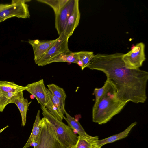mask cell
Returning a JSON list of instances; mask_svg holds the SVG:
<instances>
[{
	"instance_id": "1",
	"label": "cell",
	"mask_w": 148,
	"mask_h": 148,
	"mask_svg": "<svg viewBox=\"0 0 148 148\" xmlns=\"http://www.w3.org/2000/svg\"><path fill=\"white\" fill-rule=\"evenodd\" d=\"M123 53H97L94 55L86 68L103 72L115 85L118 98L127 103H144L147 99L148 72L127 68Z\"/></svg>"
},
{
	"instance_id": "2",
	"label": "cell",
	"mask_w": 148,
	"mask_h": 148,
	"mask_svg": "<svg viewBox=\"0 0 148 148\" xmlns=\"http://www.w3.org/2000/svg\"><path fill=\"white\" fill-rule=\"evenodd\" d=\"M106 81V85L104 93L92 109V121L100 125L109 121L119 113L127 103L118 98L116 86L112 81L107 78Z\"/></svg>"
},
{
	"instance_id": "3",
	"label": "cell",
	"mask_w": 148,
	"mask_h": 148,
	"mask_svg": "<svg viewBox=\"0 0 148 148\" xmlns=\"http://www.w3.org/2000/svg\"><path fill=\"white\" fill-rule=\"evenodd\" d=\"M43 117L46 118L53 129L61 144L66 148H71L77 143L78 136L73 130L51 114L44 106H40Z\"/></svg>"
},
{
	"instance_id": "4",
	"label": "cell",
	"mask_w": 148,
	"mask_h": 148,
	"mask_svg": "<svg viewBox=\"0 0 148 148\" xmlns=\"http://www.w3.org/2000/svg\"><path fill=\"white\" fill-rule=\"evenodd\" d=\"M41 130L34 148H66L58 140L55 131L48 120L41 119Z\"/></svg>"
},
{
	"instance_id": "5",
	"label": "cell",
	"mask_w": 148,
	"mask_h": 148,
	"mask_svg": "<svg viewBox=\"0 0 148 148\" xmlns=\"http://www.w3.org/2000/svg\"><path fill=\"white\" fill-rule=\"evenodd\" d=\"M30 1L12 0L8 6L0 11V23L13 17L24 19L29 18V5L26 3Z\"/></svg>"
},
{
	"instance_id": "6",
	"label": "cell",
	"mask_w": 148,
	"mask_h": 148,
	"mask_svg": "<svg viewBox=\"0 0 148 148\" xmlns=\"http://www.w3.org/2000/svg\"><path fill=\"white\" fill-rule=\"evenodd\" d=\"M131 50L123 54L122 60L125 66L130 69H138L141 67L146 60L145 52V45L143 42L133 44Z\"/></svg>"
},
{
	"instance_id": "7",
	"label": "cell",
	"mask_w": 148,
	"mask_h": 148,
	"mask_svg": "<svg viewBox=\"0 0 148 148\" xmlns=\"http://www.w3.org/2000/svg\"><path fill=\"white\" fill-rule=\"evenodd\" d=\"M69 38L64 31L59 35L55 43L46 54L36 64L38 66H45L53 58L63 52L69 50L68 45Z\"/></svg>"
},
{
	"instance_id": "8",
	"label": "cell",
	"mask_w": 148,
	"mask_h": 148,
	"mask_svg": "<svg viewBox=\"0 0 148 148\" xmlns=\"http://www.w3.org/2000/svg\"><path fill=\"white\" fill-rule=\"evenodd\" d=\"M75 0H68L65 5L55 15V28L59 35L64 29L74 4Z\"/></svg>"
},
{
	"instance_id": "9",
	"label": "cell",
	"mask_w": 148,
	"mask_h": 148,
	"mask_svg": "<svg viewBox=\"0 0 148 148\" xmlns=\"http://www.w3.org/2000/svg\"><path fill=\"white\" fill-rule=\"evenodd\" d=\"M25 86L26 90L34 95L40 106H46L47 98L43 79L28 84Z\"/></svg>"
},
{
	"instance_id": "10",
	"label": "cell",
	"mask_w": 148,
	"mask_h": 148,
	"mask_svg": "<svg viewBox=\"0 0 148 148\" xmlns=\"http://www.w3.org/2000/svg\"><path fill=\"white\" fill-rule=\"evenodd\" d=\"M56 39L49 40H40L38 39H29L27 41L32 47L34 60L36 63L42 58L54 44Z\"/></svg>"
},
{
	"instance_id": "11",
	"label": "cell",
	"mask_w": 148,
	"mask_h": 148,
	"mask_svg": "<svg viewBox=\"0 0 148 148\" xmlns=\"http://www.w3.org/2000/svg\"><path fill=\"white\" fill-rule=\"evenodd\" d=\"M32 101L28 102V100L25 98L23 91L16 93L10 99L8 104L12 103L15 104L18 109L21 117V126H24L26 123L27 114L29 105Z\"/></svg>"
},
{
	"instance_id": "12",
	"label": "cell",
	"mask_w": 148,
	"mask_h": 148,
	"mask_svg": "<svg viewBox=\"0 0 148 148\" xmlns=\"http://www.w3.org/2000/svg\"><path fill=\"white\" fill-rule=\"evenodd\" d=\"M80 18L79 8V0H75L72 12L67 22L65 29L66 33L70 37L78 26Z\"/></svg>"
},
{
	"instance_id": "13",
	"label": "cell",
	"mask_w": 148,
	"mask_h": 148,
	"mask_svg": "<svg viewBox=\"0 0 148 148\" xmlns=\"http://www.w3.org/2000/svg\"><path fill=\"white\" fill-rule=\"evenodd\" d=\"M64 113L66 117L64 116L63 118L67 122L68 125L72 128L73 130H75L78 134L79 136L96 140H99V137L98 136H93L87 134L79 122L71 116L67 112L66 110L64 111Z\"/></svg>"
},
{
	"instance_id": "14",
	"label": "cell",
	"mask_w": 148,
	"mask_h": 148,
	"mask_svg": "<svg viewBox=\"0 0 148 148\" xmlns=\"http://www.w3.org/2000/svg\"><path fill=\"white\" fill-rule=\"evenodd\" d=\"M41 119L40 110H38L30 136L23 148H28L31 146H34L36 143L41 130Z\"/></svg>"
},
{
	"instance_id": "15",
	"label": "cell",
	"mask_w": 148,
	"mask_h": 148,
	"mask_svg": "<svg viewBox=\"0 0 148 148\" xmlns=\"http://www.w3.org/2000/svg\"><path fill=\"white\" fill-rule=\"evenodd\" d=\"M137 124L136 122H134L123 131L108 138L101 140H96V142L99 146L102 147L106 144L114 142L119 140L123 139L128 136L132 129Z\"/></svg>"
},
{
	"instance_id": "16",
	"label": "cell",
	"mask_w": 148,
	"mask_h": 148,
	"mask_svg": "<svg viewBox=\"0 0 148 148\" xmlns=\"http://www.w3.org/2000/svg\"><path fill=\"white\" fill-rule=\"evenodd\" d=\"M79 59L77 52H73L69 50L53 58L48 62L47 64L58 62H66L77 64Z\"/></svg>"
},
{
	"instance_id": "17",
	"label": "cell",
	"mask_w": 148,
	"mask_h": 148,
	"mask_svg": "<svg viewBox=\"0 0 148 148\" xmlns=\"http://www.w3.org/2000/svg\"><path fill=\"white\" fill-rule=\"evenodd\" d=\"M26 87L16 84L14 82L0 81V92L16 93L26 90Z\"/></svg>"
},
{
	"instance_id": "18",
	"label": "cell",
	"mask_w": 148,
	"mask_h": 148,
	"mask_svg": "<svg viewBox=\"0 0 148 148\" xmlns=\"http://www.w3.org/2000/svg\"><path fill=\"white\" fill-rule=\"evenodd\" d=\"M46 88L47 101L45 106L48 112L60 121H62L63 119L64 114L60 110L55 103L53 101L48 94Z\"/></svg>"
},
{
	"instance_id": "19",
	"label": "cell",
	"mask_w": 148,
	"mask_h": 148,
	"mask_svg": "<svg viewBox=\"0 0 148 148\" xmlns=\"http://www.w3.org/2000/svg\"><path fill=\"white\" fill-rule=\"evenodd\" d=\"M94 139L78 136L76 143L71 148H101Z\"/></svg>"
},
{
	"instance_id": "20",
	"label": "cell",
	"mask_w": 148,
	"mask_h": 148,
	"mask_svg": "<svg viewBox=\"0 0 148 148\" xmlns=\"http://www.w3.org/2000/svg\"><path fill=\"white\" fill-rule=\"evenodd\" d=\"M48 90L52 94L58 98L65 105V101L67 96L63 88L53 83L47 85Z\"/></svg>"
},
{
	"instance_id": "21",
	"label": "cell",
	"mask_w": 148,
	"mask_h": 148,
	"mask_svg": "<svg viewBox=\"0 0 148 148\" xmlns=\"http://www.w3.org/2000/svg\"><path fill=\"white\" fill-rule=\"evenodd\" d=\"M37 1L50 6L53 8L56 15L67 3L68 0H38Z\"/></svg>"
},
{
	"instance_id": "22",
	"label": "cell",
	"mask_w": 148,
	"mask_h": 148,
	"mask_svg": "<svg viewBox=\"0 0 148 148\" xmlns=\"http://www.w3.org/2000/svg\"><path fill=\"white\" fill-rule=\"evenodd\" d=\"M77 52L83 63V67L82 69V70L86 67L92 58L94 54L92 51H83Z\"/></svg>"
},
{
	"instance_id": "23",
	"label": "cell",
	"mask_w": 148,
	"mask_h": 148,
	"mask_svg": "<svg viewBox=\"0 0 148 148\" xmlns=\"http://www.w3.org/2000/svg\"><path fill=\"white\" fill-rule=\"evenodd\" d=\"M16 93L0 92V112L3 111L11 98Z\"/></svg>"
},
{
	"instance_id": "24",
	"label": "cell",
	"mask_w": 148,
	"mask_h": 148,
	"mask_svg": "<svg viewBox=\"0 0 148 148\" xmlns=\"http://www.w3.org/2000/svg\"><path fill=\"white\" fill-rule=\"evenodd\" d=\"M106 85V81L103 85L101 88H95L94 90L93 94L95 96V101L93 106H95L98 103L100 99L103 95Z\"/></svg>"
},
{
	"instance_id": "25",
	"label": "cell",
	"mask_w": 148,
	"mask_h": 148,
	"mask_svg": "<svg viewBox=\"0 0 148 148\" xmlns=\"http://www.w3.org/2000/svg\"><path fill=\"white\" fill-rule=\"evenodd\" d=\"M10 5V4H0V11L7 8Z\"/></svg>"
},
{
	"instance_id": "26",
	"label": "cell",
	"mask_w": 148,
	"mask_h": 148,
	"mask_svg": "<svg viewBox=\"0 0 148 148\" xmlns=\"http://www.w3.org/2000/svg\"><path fill=\"white\" fill-rule=\"evenodd\" d=\"M8 126H9L8 125H7V126H6V127H4L3 128H2V129L0 130V133H1V132H2L4 130H5L6 128H7Z\"/></svg>"
},
{
	"instance_id": "27",
	"label": "cell",
	"mask_w": 148,
	"mask_h": 148,
	"mask_svg": "<svg viewBox=\"0 0 148 148\" xmlns=\"http://www.w3.org/2000/svg\"><path fill=\"white\" fill-rule=\"evenodd\" d=\"M30 97L32 99H34V98H35V97L34 96V95H31Z\"/></svg>"
}]
</instances>
